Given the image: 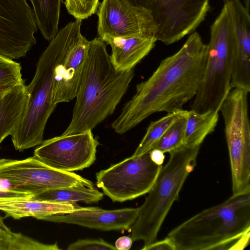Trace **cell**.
Wrapping results in <instances>:
<instances>
[{
    "label": "cell",
    "instance_id": "cell-15",
    "mask_svg": "<svg viewBox=\"0 0 250 250\" xmlns=\"http://www.w3.org/2000/svg\"><path fill=\"white\" fill-rule=\"evenodd\" d=\"M90 41L79 33L54 73L53 102H69L76 98Z\"/></svg>",
    "mask_w": 250,
    "mask_h": 250
},
{
    "label": "cell",
    "instance_id": "cell-16",
    "mask_svg": "<svg viewBox=\"0 0 250 250\" xmlns=\"http://www.w3.org/2000/svg\"><path fill=\"white\" fill-rule=\"evenodd\" d=\"M102 40L111 47L110 57L113 65L122 71L134 69L150 52L157 41L154 36L143 35L106 37Z\"/></svg>",
    "mask_w": 250,
    "mask_h": 250
},
{
    "label": "cell",
    "instance_id": "cell-23",
    "mask_svg": "<svg viewBox=\"0 0 250 250\" xmlns=\"http://www.w3.org/2000/svg\"><path fill=\"white\" fill-rule=\"evenodd\" d=\"M57 243L45 244L12 231L0 216V250H60Z\"/></svg>",
    "mask_w": 250,
    "mask_h": 250
},
{
    "label": "cell",
    "instance_id": "cell-27",
    "mask_svg": "<svg viewBox=\"0 0 250 250\" xmlns=\"http://www.w3.org/2000/svg\"><path fill=\"white\" fill-rule=\"evenodd\" d=\"M99 0H65L64 4L69 14L76 20L87 19L96 13Z\"/></svg>",
    "mask_w": 250,
    "mask_h": 250
},
{
    "label": "cell",
    "instance_id": "cell-21",
    "mask_svg": "<svg viewBox=\"0 0 250 250\" xmlns=\"http://www.w3.org/2000/svg\"><path fill=\"white\" fill-rule=\"evenodd\" d=\"M104 193L95 187L86 186L48 189L34 195L33 199L65 204L83 202L96 203L101 200Z\"/></svg>",
    "mask_w": 250,
    "mask_h": 250
},
{
    "label": "cell",
    "instance_id": "cell-1",
    "mask_svg": "<svg viewBox=\"0 0 250 250\" xmlns=\"http://www.w3.org/2000/svg\"><path fill=\"white\" fill-rule=\"evenodd\" d=\"M207 55V44L200 34H189L177 52L163 60L148 79L136 85L135 94L111 124L114 131L123 134L154 113L182 109L196 94Z\"/></svg>",
    "mask_w": 250,
    "mask_h": 250
},
{
    "label": "cell",
    "instance_id": "cell-13",
    "mask_svg": "<svg viewBox=\"0 0 250 250\" xmlns=\"http://www.w3.org/2000/svg\"><path fill=\"white\" fill-rule=\"evenodd\" d=\"M96 13L98 37L101 40L135 35L155 36L157 30L149 11L123 0H102Z\"/></svg>",
    "mask_w": 250,
    "mask_h": 250
},
{
    "label": "cell",
    "instance_id": "cell-19",
    "mask_svg": "<svg viewBox=\"0 0 250 250\" xmlns=\"http://www.w3.org/2000/svg\"><path fill=\"white\" fill-rule=\"evenodd\" d=\"M29 99L25 83L0 91V146L19 127Z\"/></svg>",
    "mask_w": 250,
    "mask_h": 250
},
{
    "label": "cell",
    "instance_id": "cell-32",
    "mask_svg": "<svg viewBox=\"0 0 250 250\" xmlns=\"http://www.w3.org/2000/svg\"><path fill=\"white\" fill-rule=\"evenodd\" d=\"M151 160L156 164L162 165L165 156L164 153L157 149H153L149 151Z\"/></svg>",
    "mask_w": 250,
    "mask_h": 250
},
{
    "label": "cell",
    "instance_id": "cell-7",
    "mask_svg": "<svg viewBox=\"0 0 250 250\" xmlns=\"http://www.w3.org/2000/svg\"><path fill=\"white\" fill-rule=\"evenodd\" d=\"M247 91L232 88L220 109L225 126L232 177V188L250 187V125Z\"/></svg>",
    "mask_w": 250,
    "mask_h": 250
},
{
    "label": "cell",
    "instance_id": "cell-17",
    "mask_svg": "<svg viewBox=\"0 0 250 250\" xmlns=\"http://www.w3.org/2000/svg\"><path fill=\"white\" fill-rule=\"evenodd\" d=\"M77 203L65 204L37 200L31 198L0 199V211L5 217L19 219L33 217L44 220L51 215L68 213L82 208Z\"/></svg>",
    "mask_w": 250,
    "mask_h": 250
},
{
    "label": "cell",
    "instance_id": "cell-3",
    "mask_svg": "<svg viewBox=\"0 0 250 250\" xmlns=\"http://www.w3.org/2000/svg\"><path fill=\"white\" fill-rule=\"evenodd\" d=\"M82 21L75 20L59 30L40 57L35 74L27 89L29 99L21 123L11 135L16 150L39 146L47 120L56 105L53 102L54 73L81 32Z\"/></svg>",
    "mask_w": 250,
    "mask_h": 250
},
{
    "label": "cell",
    "instance_id": "cell-18",
    "mask_svg": "<svg viewBox=\"0 0 250 250\" xmlns=\"http://www.w3.org/2000/svg\"><path fill=\"white\" fill-rule=\"evenodd\" d=\"M228 8L235 37L233 67L238 71L250 68V16L240 0H222Z\"/></svg>",
    "mask_w": 250,
    "mask_h": 250
},
{
    "label": "cell",
    "instance_id": "cell-33",
    "mask_svg": "<svg viewBox=\"0 0 250 250\" xmlns=\"http://www.w3.org/2000/svg\"><path fill=\"white\" fill-rule=\"evenodd\" d=\"M243 2L246 9L250 12V0H243Z\"/></svg>",
    "mask_w": 250,
    "mask_h": 250
},
{
    "label": "cell",
    "instance_id": "cell-11",
    "mask_svg": "<svg viewBox=\"0 0 250 250\" xmlns=\"http://www.w3.org/2000/svg\"><path fill=\"white\" fill-rule=\"evenodd\" d=\"M99 145L91 130L62 134L43 141L35 149L34 156L52 168L73 172L94 163Z\"/></svg>",
    "mask_w": 250,
    "mask_h": 250
},
{
    "label": "cell",
    "instance_id": "cell-20",
    "mask_svg": "<svg viewBox=\"0 0 250 250\" xmlns=\"http://www.w3.org/2000/svg\"><path fill=\"white\" fill-rule=\"evenodd\" d=\"M184 146L190 147L200 146L206 137L214 131L218 119V112L208 110L199 113L187 110Z\"/></svg>",
    "mask_w": 250,
    "mask_h": 250
},
{
    "label": "cell",
    "instance_id": "cell-8",
    "mask_svg": "<svg viewBox=\"0 0 250 250\" xmlns=\"http://www.w3.org/2000/svg\"><path fill=\"white\" fill-rule=\"evenodd\" d=\"M149 11L157 27V41L166 45L195 31L204 21L210 0H123Z\"/></svg>",
    "mask_w": 250,
    "mask_h": 250
},
{
    "label": "cell",
    "instance_id": "cell-2",
    "mask_svg": "<svg viewBox=\"0 0 250 250\" xmlns=\"http://www.w3.org/2000/svg\"><path fill=\"white\" fill-rule=\"evenodd\" d=\"M106 45L98 37L90 41L71 120L62 134L92 130L114 112L126 93L134 69H116Z\"/></svg>",
    "mask_w": 250,
    "mask_h": 250
},
{
    "label": "cell",
    "instance_id": "cell-31",
    "mask_svg": "<svg viewBox=\"0 0 250 250\" xmlns=\"http://www.w3.org/2000/svg\"><path fill=\"white\" fill-rule=\"evenodd\" d=\"M132 242L131 237L124 236L119 238L116 241L115 247L117 250H128L131 248Z\"/></svg>",
    "mask_w": 250,
    "mask_h": 250
},
{
    "label": "cell",
    "instance_id": "cell-9",
    "mask_svg": "<svg viewBox=\"0 0 250 250\" xmlns=\"http://www.w3.org/2000/svg\"><path fill=\"white\" fill-rule=\"evenodd\" d=\"M162 166L151 160L149 151L132 155L96 173V185L113 202L131 200L149 192Z\"/></svg>",
    "mask_w": 250,
    "mask_h": 250
},
{
    "label": "cell",
    "instance_id": "cell-29",
    "mask_svg": "<svg viewBox=\"0 0 250 250\" xmlns=\"http://www.w3.org/2000/svg\"><path fill=\"white\" fill-rule=\"evenodd\" d=\"M33 194L14 190V186L8 181L0 178V199L31 198Z\"/></svg>",
    "mask_w": 250,
    "mask_h": 250
},
{
    "label": "cell",
    "instance_id": "cell-22",
    "mask_svg": "<svg viewBox=\"0 0 250 250\" xmlns=\"http://www.w3.org/2000/svg\"><path fill=\"white\" fill-rule=\"evenodd\" d=\"M36 25L43 38L50 41L59 31L62 0H29Z\"/></svg>",
    "mask_w": 250,
    "mask_h": 250
},
{
    "label": "cell",
    "instance_id": "cell-4",
    "mask_svg": "<svg viewBox=\"0 0 250 250\" xmlns=\"http://www.w3.org/2000/svg\"><path fill=\"white\" fill-rule=\"evenodd\" d=\"M250 230V191L232 194L184 221L167 237L176 250H231Z\"/></svg>",
    "mask_w": 250,
    "mask_h": 250
},
{
    "label": "cell",
    "instance_id": "cell-24",
    "mask_svg": "<svg viewBox=\"0 0 250 250\" xmlns=\"http://www.w3.org/2000/svg\"><path fill=\"white\" fill-rule=\"evenodd\" d=\"M187 110H179L168 114L161 119L151 122L146 133L133 154L139 156L150 151L167 129L178 119L184 116Z\"/></svg>",
    "mask_w": 250,
    "mask_h": 250
},
{
    "label": "cell",
    "instance_id": "cell-28",
    "mask_svg": "<svg viewBox=\"0 0 250 250\" xmlns=\"http://www.w3.org/2000/svg\"><path fill=\"white\" fill-rule=\"evenodd\" d=\"M68 250H117L113 246L102 239H79L70 244L67 248Z\"/></svg>",
    "mask_w": 250,
    "mask_h": 250
},
{
    "label": "cell",
    "instance_id": "cell-5",
    "mask_svg": "<svg viewBox=\"0 0 250 250\" xmlns=\"http://www.w3.org/2000/svg\"><path fill=\"white\" fill-rule=\"evenodd\" d=\"M200 146H183L169 152L155 182L139 207L138 217L130 228L133 242L142 240L144 247L155 241L162 225L188 175L193 170Z\"/></svg>",
    "mask_w": 250,
    "mask_h": 250
},
{
    "label": "cell",
    "instance_id": "cell-25",
    "mask_svg": "<svg viewBox=\"0 0 250 250\" xmlns=\"http://www.w3.org/2000/svg\"><path fill=\"white\" fill-rule=\"evenodd\" d=\"M186 114L167 129L152 149H157L164 153H169L184 146Z\"/></svg>",
    "mask_w": 250,
    "mask_h": 250
},
{
    "label": "cell",
    "instance_id": "cell-14",
    "mask_svg": "<svg viewBox=\"0 0 250 250\" xmlns=\"http://www.w3.org/2000/svg\"><path fill=\"white\" fill-rule=\"evenodd\" d=\"M139 207L105 210L98 207H83L72 212L46 217L44 220L75 224L104 231L130 229L137 220Z\"/></svg>",
    "mask_w": 250,
    "mask_h": 250
},
{
    "label": "cell",
    "instance_id": "cell-10",
    "mask_svg": "<svg viewBox=\"0 0 250 250\" xmlns=\"http://www.w3.org/2000/svg\"><path fill=\"white\" fill-rule=\"evenodd\" d=\"M0 178L11 182L18 191L33 195L51 189L95 187L91 181L72 172L49 167L34 156L20 160L0 159Z\"/></svg>",
    "mask_w": 250,
    "mask_h": 250
},
{
    "label": "cell",
    "instance_id": "cell-30",
    "mask_svg": "<svg viewBox=\"0 0 250 250\" xmlns=\"http://www.w3.org/2000/svg\"><path fill=\"white\" fill-rule=\"evenodd\" d=\"M142 250H176L172 241L167 236L164 239L157 241L143 247Z\"/></svg>",
    "mask_w": 250,
    "mask_h": 250
},
{
    "label": "cell",
    "instance_id": "cell-26",
    "mask_svg": "<svg viewBox=\"0 0 250 250\" xmlns=\"http://www.w3.org/2000/svg\"><path fill=\"white\" fill-rule=\"evenodd\" d=\"M20 63L0 54V91L25 83Z\"/></svg>",
    "mask_w": 250,
    "mask_h": 250
},
{
    "label": "cell",
    "instance_id": "cell-12",
    "mask_svg": "<svg viewBox=\"0 0 250 250\" xmlns=\"http://www.w3.org/2000/svg\"><path fill=\"white\" fill-rule=\"evenodd\" d=\"M37 26L27 0H0V54L25 57L36 43Z\"/></svg>",
    "mask_w": 250,
    "mask_h": 250
},
{
    "label": "cell",
    "instance_id": "cell-6",
    "mask_svg": "<svg viewBox=\"0 0 250 250\" xmlns=\"http://www.w3.org/2000/svg\"><path fill=\"white\" fill-rule=\"evenodd\" d=\"M235 47L232 21L227 7L224 5L210 26L206 67L191 109L199 113L220 111L232 89L230 79Z\"/></svg>",
    "mask_w": 250,
    "mask_h": 250
}]
</instances>
